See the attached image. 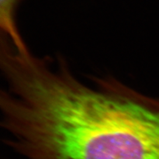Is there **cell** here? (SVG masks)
Returning a JSON list of instances; mask_svg holds the SVG:
<instances>
[{
	"label": "cell",
	"mask_w": 159,
	"mask_h": 159,
	"mask_svg": "<svg viewBox=\"0 0 159 159\" xmlns=\"http://www.w3.org/2000/svg\"><path fill=\"white\" fill-rule=\"evenodd\" d=\"M22 0H0L1 34L11 43L20 53L31 52L20 33L17 23V11Z\"/></svg>",
	"instance_id": "obj_2"
},
{
	"label": "cell",
	"mask_w": 159,
	"mask_h": 159,
	"mask_svg": "<svg viewBox=\"0 0 159 159\" xmlns=\"http://www.w3.org/2000/svg\"><path fill=\"white\" fill-rule=\"evenodd\" d=\"M50 61L0 51L3 127L21 159H159V100L111 77L89 86Z\"/></svg>",
	"instance_id": "obj_1"
}]
</instances>
